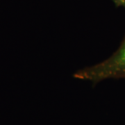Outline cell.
I'll list each match as a JSON object with an SVG mask.
<instances>
[{
    "instance_id": "2",
    "label": "cell",
    "mask_w": 125,
    "mask_h": 125,
    "mask_svg": "<svg viewBox=\"0 0 125 125\" xmlns=\"http://www.w3.org/2000/svg\"><path fill=\"white\" fill-rule=\"evenodd\" d=\"M115 4L118 6H125V0H116Z\"/></svg>"
},
{
    "instance_id": "1",
    "label": "cell",
    "mask_w": 125,
    "mask_h": 125,
    "mask_svg": "<svg viewBox=\"0 0 125 125\" xmlns=\"http://www.w3.org/2000/svg\"><path fill=\"white\" fill-rule=\"evenodd\" d=\"M74 77L89 81L94 84L108 79H125V35L120 45L102 62L76 71Z\"/></svg>"
}]
</instances>
